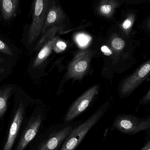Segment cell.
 <instances>
[{
    "label": "cell",
    "instance_id": "22",
    "mask_svg": "<svg viewBox=\"0 0 150 150\" xmlns=\"http://www.w3.org/2000/svg\"><path fill=\"white\" fill-rule=\"evenodd\" d=\"M131 21L129 19H127L124 22L123 24V28L125 29H128L129 28H130L131 26Z\"/></svg>",
    "mask_w": 150,
    "mask_h": 150
},
{
    "label": "cell",
    "instance_id": "25",
    "mask_svg": "<svg viewBox=\"0 0 150 150\" xmlns=\"http://www.w3.org/2000/svg\"><path fill=\"white\" fill-rule=\"evenodd\" d=\"M102 150V149H99V150Z\"/></svg>",
    "mask_w": 150,
    "mask_h": 150
},
{
    "label": "cell",
    "instance_id": "12",
    "mask_svg": "<svg viewBox=\"0 0 150 150\" xmlns=\"http://www.w3.org/2000/svg\"><path fill=\"white\" fill-rule=\"evenodd\" d=\"M57 41V38H53L49 41L43 46L38 54L32 65L33 68H36L41 65L48 58L53 49V46Z\"/></svg>",
    "mask_w": 150,
    "mask_h": 150
},
{
    "label": "cell",
    "instance_id": "23",
    "mask_svg": "<svg viewBox=\"0 0 150 150\" xmlns=\"http://www.w3.org/2000/svg\"><path fill=\"white\" fill-rule=\"evenodd\" d=\"M5 61H5V59H4L3 58L0 57V64H3V63H5Z\"/></svg>",
    "mask_w": 150,
    "mask_h": 150
},
{
    "label": "cell",
    "instance_id": "11",
    "mask_svg": "<svg viewBox=\"0 0 150 150\" xmlns=\"http://www.w3.org/2000/svg\"><path fill=\"white\" fill-rule=\"evenodd\" d=\"M19 0L0 1V8L3 18L6 21L14 17L19 5Z\"/></svg>",
    "mask_w": 150,
    "mask_h": 150
},
{
    "label": "cell",
    "instance_id": "2",
    "mask_svg": "<svg viewBox=\"0 0 150 150\" xmlns=\"http://www.w3.org/2000/svg\"><path fill=\"white\" fill-rule=\"evenodd\" d=\"M33 101L23 98L16 101L12 111L10 125L2 150H13L21 131L26 123L34 105Z\"/></svg>",
    "mask_w": 150,
    "mask_h": 150
},
{
    "label": "cell",
    "instance_id": "3",
    "mask_svg": "<svg viewBox=\"0 0 150 150\" xmlns=\"http://www.w3.org/2000/svg\"><path fill=\"white\" fill-rule=\"evenodd\" d=\"M48 115L46 106L38 103L31 110L19 135L13 150H26L43 127Z\"/></svg>",
    "mask_w": 150,
    "mask_h": 150
},
{
    "label": "cell",
    "instance_id": "24",
    "mask_svg": "<svg viewBox=\"0 0 150 150\" xmlns=\"http://www.w3.org/2000/svg\"><path fill=\"white\" fill-rule=\"evenodd\" d=\"M5 70L4 68H0V74H3L5 72Z\"/></svg>",
    "mask_w": 150,
    "mask_h": 150
},
{
    "label": "cell",
    "instance_id": "8",
    "mask_svg": "<svg viewBox=\"0 0 150 150\" xmlns=\"http://www.w3.org/2000/svg\"><path fill=\"white\" fill-rule=\"evenodd\" d=\"M92 52L90 50H84L77 54L70 64L67 76L69 78L82 77L89 67Z\"/></svg>",
    "mask_w": 150,
    "mask_h": 150
},
{
    "label": "cell",
    "instance_id": "7",
    "mask_svg": "<svg viewBox=\"0 0 150 150\" xmlns=\"http://www.w3.org/2000/svg\"><path fill=\"white\" fill-rule=\"evenodd\" d=\"M99 91L98 86H95L78 98L67 109L63 121L70 122L75 119L88 109L93 101Z\"/></svg>",
    "mask_w": 150,
    "mask_h": 150
},
{
    "label": "cell",
    "instance_id": "18",
    "mask_svg": "<svg viewBox=\"0 0 150 150\" xmlns=\"http://www.w3.org/2000/svg\"><path fill=\"white\" fill-rule=\"evenodd\" d=\"M150 101V92L148 91L147 93L141 99V100L139 102V105H144L148 104Z\"/></svg>",
    "mask_w": 150,
    "mask_h": 150
},
{
    "label": "cell",
    "instance_id": "4",
    "mask_svg": "<svg viewBox=\"0 0 150 150\" xmlns=\"http://www.w3.org/2000/svg\"><path fill=\"white\" fill-rule=\"evenodd\" d=\"M110 103L107 102L98 108L87 119L77 126L66 139L59 150H75L92 128L109 110Z\"/></svg>",
    "mask_w": 150,
    "mask_h": 150
},
{
    "label": "cell",
    "instance_id": "1",
    "mask_svg": "<svg viewBox=\"0 0 150 150\" xmlns=\"http://www.w3.org/2000/svg\"><path fill=\"white\" fill-rule=\"evenodd\" d=\"M82 120L54 124L40 132L28 146L27 150H59L71 132Z\"/></svg>",
    "mask_w": 150,
    "mask_h": 150
},
{
    "label": "cell",
    "instance_id": "13",
    "mask_svg": "<svg viewBox=\"0 0 150 150\" xmlns=\"http://www.w3.org/2000/svg\"><path fill=\"white\" fill-rule=\"evenodd\" d=\"M59 11L57 8H53L48 10L45 22L43 28L42 34L46 32V30L50 27L56 23L59 17Z\"/></svg>",
    "mask_w": 150,
    "mask_h": 150
},
{
    "label": "cell",
    "instance_id": "19",
    "mask_svg": "<svg viewBox=\"0 0 150 150\" xmlns=\"http://www.w3.org/2000/svg\"><path fill=\"white\" fill-rule=\"evenodd\" d=\"M139 150H150V133L147 134L146 141Z\"/></svg>",
    "mask_w": 150,
    "mask_h": 150
},
{
    "label": "cell",
    "instance_id": "16",
    "mask_svg": "<svg viewBox=\"0 0 150 150\" xmlns=\"http://www.w3.org/2000/svg\"><path fill=\"white\" fill-rule=\"evenodd\" d=\"M125 43L120 38H115L113 39L111 42L112 47L115 50H121L124 47Z\"/></svg>",
    "mask_w": 150,
    "mask_h": 150
},
{
    "label": "cell",
    "instance_id": "14",
    "mask_svg": "<svg viewBox=\"0 0 150 150\" xmlns=\"http://www.w3.org/2000/svg\"><path fill=\"white\" fill-rule=\"evenodd\" d=\"M91 40V38L88 35L84 34H80L76 37V41L80 47L86 46Z\"/></svg>",
    "mask_w": 150,
    "mask_h": 150
},
{
    "label": "cell",
    "instance_id": "21",
    "mask_svg": "<svg viewBox=\"0 0 150 150\" xmlns=\"http://www.w3.org/2000/svg\"><path fill=\"white\" fill-rule=\"evenodd\" d=\"M101 50L105 55H107V56H110L112 54V51L110 50V49L105 45L102 46Z\"/></svg>",
    "mask_w": 150,
    "mask_h": 150
},
{
    "label": "cell",
    "instance_id": "9",
    "mask_svg": "<svg viewBox=\"0 0 150 150\" xmlns=\"http://www.w3.org/2000/svg\"><path fill=\"white\" fill-rule=\"evenodd\" d=\"M150 71V64L146 63L137 70L124 82L120 90L121 97H125L131 93L134 89L145 79Z\"/></svg>",
    "mask_w": 150,
    "mask_h": 150
},
{
    "label": "cell",
    "instance_id": "20",
    "mask_svg": "<svg viewBox=\"0 0 150 150\" xmlns=\"http://www.w3.org/2000/svg\"><path fill=\"white\" fill-rule=\"evenodd\" d=\"M111 6L110 5H104L100 8V10L103 13L108 14L111 11Z\"/></svg>",
    "mask_w": 150,
    "mask_h": 150
},
{
    "label": "cell",
    "instance_id": "6",
    "mask_svg": "<svg viewBox=\"0 0 150 150\" xmlns=\"http://www.w3.org/2000/svg\"><path fill=\"white\" fill-rule=\"evenodd\" d=\"M49 1L37 0L34 4L32 22L28 32V43L32 44L37 39L42 31L48 10Z\"/></svg>",
    "mask_w": 150,
    "mask_h": 150
},
{
    "label": "cell",
    "instance_id": "17",
    "mask_svg": "<svg viewBox=\"0 0 150 150\" xmlns=\"http://www.w3.org/2000/svg\"><path fill=\"white\" fill-rule=\"evenodd\" d=\"M67 48V44L61 41H57L53 46V49L56 52H60L64 50Z\"/></svg>",
    "mask_w": 150,
    "mask_h": 150
},
{
    "label": "cell",
    "instance_id": "15",
    "mask_svg": "<svg viewBox=\"0 0 150 150\" xmlns=\"http://www.w3.org/2000/svg\"><path fill=\"white\" fill-rule=\"evenodd\" d=\"M0 52L10 57L14 56L13 52L9 45L2 40H0Z\"/></svg>",
    "mask_w": 150,
    "mask_h": 150
},
{
    "label": "cell",
    "instance_id": "10",
    "mask_svg": "<svg viewBox=\"0 0 150 150\" xmlns=\"http://www.w3.org/2000/svg\"><path fill=\"white\" fill-rule=\"evenodd\" d=\"M13 93V87L11 85L0 88V131L2 129V123L8 108L9 99Z\"/></svg>",
    "mask_w": 150,
    "mask_h": 150
},
{
    "label": "cell",
    "instance_id": "5",
    "mask_svg": "<svg viewBox=\"0 0 150 150\" xmlns=\"http://www.w3.org/2000/svg\"><path fill=\"white\" fill-rule=\"evenodd\" d=\"M110 130L128 135L143 131L150 133V116L141 117L130 114H119L115 117Z\"/></svg>",
    "mask_w": 150,
    "mask_h": 150
}]
</instances>
